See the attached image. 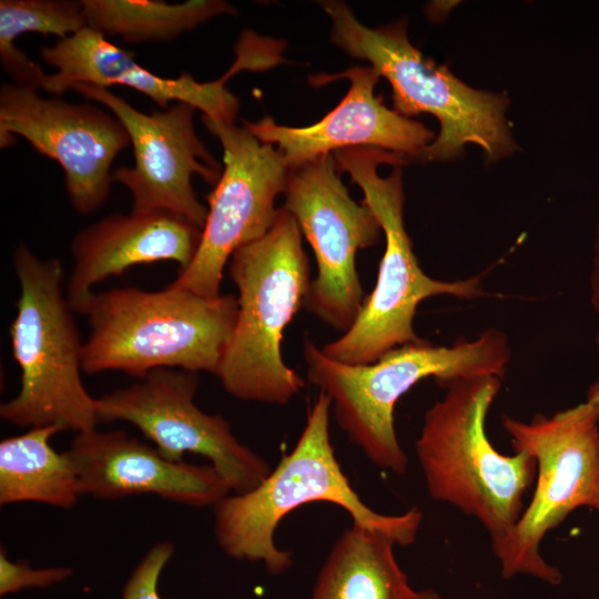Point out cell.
<instances>
[{"instance_id": "6da1fadb", "label": "cell", "mask_w": 599, "mask_h": 599, "mask_svg": "<svg viewBox=\"0 0 599 599\" xmlns=\"http://www.w3.org/2000/svg\"><path fill=\"white\" fill-rule=\"evenodd\" d=\"M329 412L331 399L319 392L293 450L255 488L227 495L213 507L216 542L227 556L262 562L272 575L284 572L293 557L275 545L276 527L294 509L315 501L339 506L353 522L388 535L398 546L415 541L420 510L377 512L352 487L331 443Z\"/></svg>"}, {"instance_id": "7a4b0ae2", "label": "cell", "mask_w": 599, "mask_h": 599, "mask_svg": "<svg viewBox=\"0 0 599 599\" xmlns=\"http://www.w3.org/2000/svg\"><path fill=\"white\" fill-rule=\"evenodd\" d=\"M304 358L308 380L328 396L335 420L348 439L374 465L404 474L408 459L394 426L398 399L429 377L438 384L480 375L502 377L510 346L505 333L489 328L473 341L459 338L451 346L425 339L402 345L365 365L332 359L306 339Z\"/></svg>"}, {"instance_id": "3957f363", "label": "cell", "mask_w": 599, "mask_h": 599, "mask_svg": "<svg viewBox=\"0 0 599 599\" xmlns=\"http://www.w3.org/2000/svg\"><path fill=\"white\" fill-rule=\"evenodd\" d=\"M446 394L425 415L415 450L434 500L476 518L495 550L522 511V498L536 479V460L526 453L500 454L485 423L501 377L480 375L443 384Z\"/></svg>"}, {"instance_id": "277c9868", "label": "cell", "mask_w": 599, "mask_h": 599, "mask_svg": "<svg viewBox=\"0 0 599 599\" xmlns=\"http://www.w3.org/2000/svg\"><path fill=\"white\" fill-rule=\"evenodd\" d=\"M237 297L207 298L171 286L93 294L87 307L90 334L82 370H120L138 379L156 368L209 372L216 376L232 336Z\"/></svg>"}, {"instance_id": "5b68a950", "label": "cell", "mask_w": 599, "mask_h": 599, "mask_svg": "<svg viewBox=\"0 0 599 599\" xmlns=\"http://www.w3.org/2000/svg\"><path fill=\"white\" fill-rule=\"evenodd\" d=\"M237 316L216 376L233 397L286 405L304 380L282 357L285 327L311 286L308 257L295 217L280 209L272 229L229 261Z\"/></svg>"}, {"instance_id": "8992f818", "label": "cell", "mask_w": 599, "mask_h": 599, "mask_svg": "<svg viewBox=\"0 0 599 599\" xmlns=\"http://www.w3.org/2000/svg\"><path fill=\"white\" fill-rule=\"evenodd\" d=\"M337 169L348 173L375 213L386 244L376 285L348 331L324 345L326 356L353 365L372 364L387 352L424 341L414 329L420 302L436 295L474 300L486 295L481 275L439 281L419 266L404 224L400 166L408 161L376 148H352L333 153Z\"/></svg>"}, {"instance_id": "52a82bcc", "label": "cell", "mask_w": 599, "mask_h": 599, "mask_svg": "<svg viewBox=\"0 0 599 599\" xmlns=\"http://www.w3.org/2000/svg\"><path fill=\"white\" fill-rule=\"evenodd\" d=\"M322 7L332 21L334 44L353 58L367 60L390 83L396 112L407 118L429 113L439 121V134L422 160H451L467 143L480 146L488 161L516 150L505 116L508 99L474 89L445 65L424 57L410 43L405 20L374 29L359 22L344 2L325 1Z\"/></svg>"}, {"instance_id": "ba28073f", "label": "cell", "mask_w": 599, "mask_h": 599, "mask_svg": "<svg viewBox=\"0 0 599 599\" xmlns=\"http://www.w3.org/2000/svg\"><path fill=\"white\" fill-rule=\"evenodd\" d=\"M13 267L20 295L10 337L21 376L18 394L1 404L0 417L19 427L93 430L100 423L98 398L81 379L83 344L63 294L61 261L39 258L22 243Z\"/></svg>"}, {"instance_id": "9c48e42d", "label": "cell", "mask_w": 599, "mask_h": 599, "mask_svg": "<svg viewBox=\"0 0 599 599\" xmlns=\"http://www.w3.org/2000/svg\"><path fill=\"white\" fill-rule=\"evenodd\" d=\"M515 453L537 464L532 498L508 537L494 551L504 578L519 573L551 586L560 571L540 554L545 536L579 507L599 512V403L586 400L529 423L501 416Z\"/></svg>"}, {"instance_id": "30bf717a", "label": "cell", "mask_w": 599, "mask_h": 599, "mask_svg": "<svg viewBox=\"0 0 599 599\" xmlns=\"http://www.w3.org/2000/svg\"><path fill=\"white\" fill-rule=\"evenodd\" d=\"M339 172L333 153L288 169L283 207L295 217L317 263L304 307L345 333L365 301L356 253L376 244L383 230L373 210L349 196Z\"/></svg>"}, {"instance_id": "8fae6325", "label": "cell", "mask_w": 599, "mask_h": 599, "mask_svg": "<svg viewBox=\"0 0 599 599\" xmlns=\"http://www.w3.org/2000/svg\"><path fill=\"white\" fill-rule=\"evenodd\" d=\"M221 142L224 170L213 192L197 251L171 286L207 298L219 297L223 272L241 246L265 235L274 225L288 167L281 152L261 142L245 125L202 116Z\"/></svg>"}, {"instance_id": "7c38bea8", "label": "cell", "mask_w": 599, "mask_h": 599, "mask_svg": "<svg viewBox=\"0 0 599 599\" xmlns=\"http://www.w3.org/2000/svg\"><path fill=\"white\" fill-rule=\"evenodd\" d=\"M197 384V373L153 369L138 383L99 397V422L132 424L172 461H183L185 454L203 456L231 490L246 493L255 488L271 468L264 458L236 438L227 420L196 406Z\"/></svg>"}, {"instance_id": "4fadbf2b", "label": "cell", "mask_w": 599, "mask_h": 599, "mask_svg": "<svg viewBox=\"0 0 599 599\" xmlns=\"http://www.w3.org/2000/svg\"><path fill=\"white\" fill-rule=\"evenodd\" d=\"M72 90L104 105L129 134L134 164L113 170L112 180L131 192V212L170 211L203 229L207 207L196 197L192 176L216 184L222 167L195 132L196 109L177 102L148 114L105 88L77 84Z\"/></svg>"}, {"instance_id": "5bb4252c", "label": "cell", "mask_w": 599, "mask_h": 599, "mask_svg": "<svg viewBox=\"0 0 599 599\" xmlns=\"http://www.w3.org/2000/svg\"><path fill=\"white\" fill-rule=\"evenodd\" d=\"M14 135L61 165L69 201L81 214L106 201L112 163L130 144L125 128L110 111L6 82L0 88V146L12 145Z\"/></svg>"}, {"instance_id": "9a60e30c", "label": "cell", "mask_w": 599, "mask_h": 599, "mask_svg": "<svg viewBox=\"0 0 599 599\" xmlns=\"http://www.w3.org/2000/svg\"><path fill=\"white\" fill-rule=\"evenodd\" d=\"M379 77L372 65H355L338 74L311 78L314 85L343 78L351 82L339 104L312 125L285 126L271 116L257 122L243 121V125L261 142L275 145L288 169L352 148H376L406 160L422 159L435 140V133L423 123L388 109L382 98L374 94Z\"/></svg>"}, {"instance_id": "2e32d148", "label": "cell", "mask_w": 599, "mask_h": 599, "mask_svg": "<svg viewBox=\"0 0 599 599\" xmlns=\"http://www.w3.org/2000/svg\"><path fill=\"white\" fill-rule=\"evenodd\" d=\"M82 496L120 499L152 494L192 507H214L231 491L211 466L172 461L124 430L79 433L65 450Z\"/></svg>"}, {"instance_id": "e0dca14e", "label": "cell", "mask_w": 599, "mask_h": 599, "mask_svg": "<svg viewBox=\"0 0 599 599\" xmlns=\"http://www.w3.org/2000/svg\"><path fill=\"white\" fill-rule=\"evenodd\" d=\"M41 59L57 69L45 73L39 90L61 95L77 84H92L108 89L129 87L149 97L160 108L170 102L191 104L203 115L234 122L238 100L221 78L214 82H197L191 74L177 78L160 77L139 64L134 54L110 42L100 32L83 28L79 32L42 47Z\"/></svg>"}, {"instance_id": "ac0fdd59", "label": "cell", "mask_w": 599, "mask_h": 599, "mask_svg": "<svg viewBox=\"0 0 599 599\" xmlns=\"http://www.w3.org/2000/svg\"><path fill=\"white\" fill-rule=\"evenodd\" d=\"M201 235V227L170 211L111 214L82 229L70 245L65 296L72 311L84 315L92 287L134 265L174 261L186 268Z\"/></svg>"}, {"instance_id": "d6986e66", "label": "cell", "mask_w": 599, "mask_h": 599, "mask_svg": "<svg viewBox=\"0 0 599 599\" xmlns=\"http://www.w3.org/2000/svg\"><path fill=\"white\" fill-rule=\"evenodd\" d=\"M388 535L353 522L335 541L312 599H410L415 595Z\"/></svg>"}, {"instance_id": "ffe728a7", "label": "cell", "mask_w": 599, "mask_h": 599, "mask_svg": "<svg viewBox=\"0 0 599 599\" xmlns=\"http://www.w3.org/2000/svg\"><path fill=\"white\" fill-rule=\"evenodd\" d=\"M57 425L32 427L0 441V504L40 502L71 508L82 496L75 469L50 439Z\"/></svg>"}, {"instance_id": "44dd1931", "label": "cell", "mask_w": 599, "mask_h": 599, "mask_svg": "<svg viewBox=\"0 0 599 599\" xmlns=\"http://www.w3.org/2000/svg\"><path fill=\"white\" fill-rule=\"evenodd\" d=\"M87 26L131 43L170 41L235 9L221 0L166 3L151 0H82Z\"/></svg>"}, {"instance_id": "7402d4cb", "label": "cell", "mask_w": 599, "mask_h": 599, "mask_svg": "<svg viewBox=\"0 0 599 599\" xmlns=\"http://www.w3.org/2000/svg\"><path fill=\"white\" fill-rule=\"evenodd\" d=\"M87 26L82 1L75 0H1L0 62L11 82L39 90L43 70L16 45L24 33L52 34L58 40Z\"/></svg>"}, {"instance_id": "603a6c76", "label": "cell", "mask_w": 599, "mask_h": 599, "mask_svg": "<svg viewBox=\"0 0 599 599\" xmlns=\"http://www.w3.org/2000/svg\"><path fill=\"white\" fill-rule=\"evenodd\" d=\"M174 554L171 541L153 545L138 564L122 592V599H161L158 592L160 575Z\"/></svg>"}, {"instance_id": "cb8c5ba5", "label": "cell", "mask_w": 599, "mask_h": 599, "mask_svg": "<svg viewBox=\"0 0 599 599\" xmlns=\"http://www.w3.org/2000/svg\"><path fill=\"white\" fill-rule=\"evenodd\" d=\"M69 567L34 569L26 562L11 561L3 548L0 550V595L17 592L30 587H48L70 577Z\"/></svg>"}, {"instance_id": "d4e9b609", "label": "cell", "mask_w": 599, "mask_h": 599, "mask_svg": "<svg viewBox=\"0 0 599 599\" xmlns=\"http://www.w3.org/2000/svg\"><path fill=\"white\" fill-rule=\"evenodd\" d=\"M590 303L599 319V220L596 227L593 242L592 270L590 273ZM596 346L599 352V326L596 334Z\"/></svg>"}, {"instance_id": "484cf974", "label": "cell", "mask_w": 599, "mask_h": 599, "mask_svg": "<svg viewBox=\"0 0 599 599\" xmlns=\"http://www.w3.org/2000/svg\"><path fill=\"white\" fill-rule=\"evenodd\" d=\"M591 403H599V377L598 379L589 387L587 393V399Z\"/></svg>"}, {"instance_id": "4316f807", "label": "cell", "mask_w": 599, "mask_h": 599, "mask_svg": "<svg viewBox=\"0 0 599 599\" xmlns=\"http://www.w3.org/2000/svg\"><path fill=\"white\" fill-rule=\"evenodd\" d=\"M410 599H441L439 593H437L434 590L426 589L416 591L415 595Z\"/></svg>"}]
</instances>
